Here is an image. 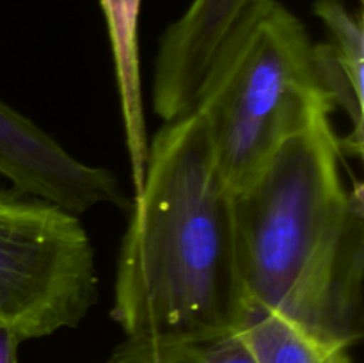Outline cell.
Here are the masks:
<instances>
[{
	"instance_id": "obj_1",
	"label": "cell",
	"mask_w": 364,
	"mask_h": 363,
	"mask_svg": "<svg viewBox=\"0 0 364 363\" xmlns=\"http://www.w3.org/2000/svg\"><path fill=\"white\" fill-rule=\"evenodd\" d=\"M322 110L233 192L244 305L350 349L363 338L364 191Z\"/></svg>"
},
{
	"instance_id": "obj_2",
	"label": "cell",
	"mask_w": 364,
	"mask_h": 363,
	"mask_svg": "<svg viewBox=\"0 0 364 363\" xmlns=\"http://www.w3.org/2000/svg\"><path fill=\"white\" fill-rule=\"evenodd\" d=\"M233 192L196 109L148 144L128 206L110 317L132 335L237 327L244 308Z\"/></svg>"
},
{
	"instance_id": "obj_3",
	"label": "cell",
	"mask_w": 364,
	"mask_h": 363,
	"mask_svg": "<svg viewBox=\"0 0 364 363\" xmlns=\"http://www.w3.org/2000/svg\"><path fill=\"white\" fill-rule=\"evenodd\" d=\"M194 109L237 192L291 134L334 105L316 75L304 23L279 0H255L220 46Z\"/></svg>"
},
{
	"instance_id": "obj_4",
	"label": "cell",
	"mask_w": 364,
	"mask_h": 363,
	"mask_svg": "<svg viewBox=\"0 0 364 363\" xmlns=\"http://www.w3.org/2000/svg\"><path fill=\"white\" fill-rule=\"evenodd\" d=\"M98 285L78 214L0 191V326L21 342L77 327L98 301Z\"/></svg>"
},
{
	"instance_id": "obj_5",
	"label": "cell",
	"mask_w": 364,
	"mask_h": 363,
	"mask_svg": "<svg viewBox=\"0 0 364 363\" xmlns=\"http://www.w3.org/2000/svg\"><path fill=\"white\" fill-rule=\"evenodd\" d=\"M0 177L13 191L84 214L110 205L128 210L130 199L110 169L71 155L41 127L0 100Z\"/></svg>"
},
{
	"instance_id": "obj_6",
	"label": "cell",
	"mask_w": 364,
	"mask_h": 363,
	"mask_svg": "<svg viewBox=\"0 0 364 363\" xmlns=\"http://www.w3.org/2000/svg\"><path fill=\"white\" fill-rule=\"evenodd\" d=\"M255 0H192L164 31L153 75V110L164 123L191 112L203 80Z\"/></svg>"
},
{
	"instance_id": "obj_7",
	"label": "cell",
	"mask_w": 364,
	"mask_h": 363,
	"mask_svg": "<svg viewBox=\"0 0 364 363\" xmlns=\"http://www.w3.org/2000/svg\"><path fill=\"white\" fill-rule=\"evenodd\" d=\"M142 0H100L114 57L121 117L135 192L141 191L148 160V130L139 59V16Z\"/></svg>"
},
{
	"instance_id": "obj_8",
	"label": "cell",
	"mask_w": 364,
	"mask_h": 363,
	"mask_svg": "<svg viewBox=\"0 0 364 363\" xmlns=\"http://www.w3.org/2000/svg\"><path fill=\"white\" fill-rule=\"evenodd\" d=\"M103 363H256L244 338L231 330L132 335Z\"/></svg>"
},
{
	"instance_id": "obj_9",
	"label": "cell",
	"mask_w": 364,
	"mask_h": 363,
	"mask_svg": "<svg viewBox=\"0 0 364 363\" xmlns=\"http://www.w3.org/2000/svg\"><path fill=\"white\" fill-rule=\"evenodd\" d=\"M237 331L256 363H354L350 349L329 344L284 317L244 305Z\"/></svg>"
},
{
	"instance_id": "obj_10",
	"label": "cell",
	"mask_w": 364,
	"mask_h": 363,
	"mask_svg": "<svg viewBox=\"0 0 364 363\" xmlns=\"http://www.w3.org/2000/svg\"><path fill=\"white\" fill-rule=\"evenodd\" d=\"M313 60L322 89L327 93L334 107L347 112L352 121V132L340 139L341 149L348 155L361 157L363 153V95L355 91L350 77L336 56L331 43L313 45Z\"/></svg>"
},
{
	"instance_id": "obj_11",
	"label": "cell",
	"mask_w": 364,
	"mask_h": 363,
	"mask_svg": "<svg viewBox=\"0 0 364 363\" xmlns=\"http://www.w3.org/2000/svg\"><path fill=\"white\" fill-rule=\"evenodd\" d=\"M313 13L329 28L340 63L350 77L355 91L363 95L364 36L361 14L354 16L341 0H316Z\"/></svg>"
},
{
	"instance_id": "obj_12",
	"label": "cell",
	"mask_w": 364,
	"mask_h": 363,
	"mask_svg": "<svg viewBox=\"0 0 364 363\" xmlns=\"http://www.w3.org/2000/svg\"><path fill=\"white\" fill-rule=\"evenodd\" d=\"M21 340L7 327L0 326V363H18V347Z\"/></svg>"
},
{
	"instance_id": "obj_13",
	"label": "cell",
	"mask_w": 364,
	"mask_h": 363,
	"mask_svg": "<svg viewBox=\"0 0 364 363\" xmlns=\"http://www.w3.org/2000/svg\"><path fill=\"white\" fill-rule=\"evenodd\" d=\"M361 2H363V0H361Z\"/></svg>"
}]
</instances>
